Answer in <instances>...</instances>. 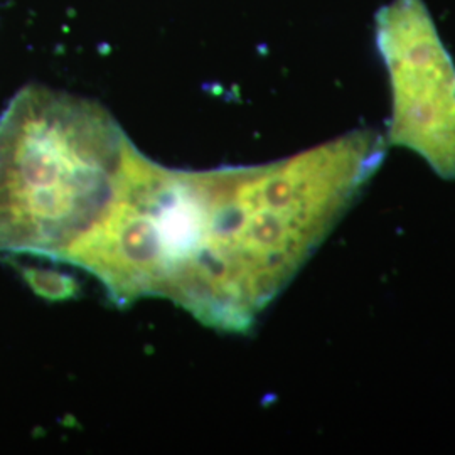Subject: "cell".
Returning a JSON list of instances; mask_svg holds the SVG:
<instances>
[{"instance_id":"obj_2","label":"cell","mask_w":455,"mask_h":455,"mask_svg":"<svg viewBox=\"0 0 455 455\" xmlns=\"http://www.w3.org/2000/svg\"><path fill=\"white\" fill-rule=\"evenodd\" d=\"M129 146L97 103L19 92L0 116V253L63 261L108 206Z\"/></svg>"},{"instance_id":"obj_3","label":"cell","mask_w":455,"mask_h":455,"mask_svg":"<svg viewBox=\"0 0 455 455\" xmlns=\"http://www.w3.org/2000/svg\"><path fill=\"white\" fill-rule=\"evenodd\" d=\"M376 46L388 69V140L455 180V63L423 0H391L376 14Z\"/></svg>"},{"instance_id":"obj_1","label":"cell","mask_w":455,"mask_h":455,"mask_svg":"<svg viewBox=\"0 0 455 455\" xmlns=\"http://www.w3.org/2000/svg\"><path fill=\"white\" fill-rule=\"evenodd\" d=\"M355 131L278 163L197 172L176 302L201 324L246 332L299 274L385 159Z\"/></svg>"}]
</instances>
